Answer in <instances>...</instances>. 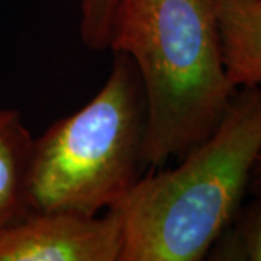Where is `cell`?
<instances>
[{
	"label": "cell",
	"instance_id": "obj_1",
	"mask_svg": "<svg viewBox=\"0 0 261 261\" xmlns=\"http://www.w3.org/2000/svg\"><path fill=\"white\" fill-rule=\"evenodd\" d=\"M126 54L147 100L145 164L157 170L206 140L235 87L215 0H116L109 47Z\"/></svg>",
	"mask_w": 261,
	"mask_h": 261
},
{
	"label": "cell",
	"instance_id": "obj_2",
	"mask_svg": "<svg viewBox=\"0 0 261 261\" xmlns=\"http://www.w3.org/2000/svg\"><path fill=\"white\" fill-rule=\"evenodd\" d=\"M261 155V86H241L176 167L144 174L115 209L121 261H199L233 221Z\"/></svg>",
	"mask_w": 261,
	"mask_h": 261
},
{
	"label": "cell",
	"instance_id": "obj_3",
	"mask_svg": "<svg viewBox=\"0 0 261 261\" xmlns=\"http://www.w3.org/2000/svg\"><path fill=\"white\" fill-rule=\"evenodd\" d=\"M145 141L147 100L140 73L126 54L113 53L102 89L34 140L31 211L99 215L115 207L144 176Z\"/></svg>",
	"mask_w": 261,
	"mask_h": 261
},
{
	"label": "cell",
	"instance_id": "obj_4",
	"mask_svg": "<svg viewBox=\"0 0 261 261\" xmlns=\"http://www.w3.org/2000/svg\"><path fill=\"white\" fill-rule=\"evenodd\" d=\"M122 250L115 209L99 215L32 211L0 229V261H121Z\"/></svg>",
	"mask_w": 261,
	"mask_h": 261
},
{
	"label": "cell",
	"instance_id": "obj_5",
	"mask_svg": "<svg viewBox=\"0 0 261 261\" xmlns=\"http://www.w3.org/2000/svg\"><path fill=\"white\" fill-rule=\"evenodd\" d=\"M215 9L231 83L261 86V0H215Z\"/></svg>",
	"mask_w": 261,
	"mask_h": 261
},
{
	"label": "cell",
	"instance_id": "obj_6",
	"mask_svg": "<svg viewBox=\"0 0 261 261\" xmlns=\"http://www.w3.org/2000/svg\"><path fill=\"white\" fill-rule=\"evenodd\" d=\"M34 138L18 111L0 109V229L31 211L28 171Z\"/></svg>",
	"mask_w": 261,
	"mask_h": 261
},
{
	"label": "cell",
	"instance_id": "obj_7",
	"mask_svg": "<svg viewBox=\"0 0 261 261\" xmlns=\"http://www.w3.org/2000/svg\"><path fill=\"white\" fill-rule=\"evenodd\" d=\"M207 255L211 260L261 261V197L238 211Z\"/></svg>",
	"mask_w": 261,
	"mask_h": 261
},
{
	"label": "cell",
	"instance_id": "obj_8",
	"mask_svg": "<svg viewBox=\"0 0 261 261\" xmlns=\"http://www.w3.org/2000/svg\"><path fill=\"white\" fill-rule=\"evenodd\" d=\"M116 0H80V37L86 47L105 51L109 47V32Z\"/></svg>",
	"mask_w": 261,
	"mask_h": 261
},
{
	"label": "cell",
	"instance_id": "obj_9",
	"mask_svg": "<svg viewBox=\"0 0 261 261\" xmlns=\"http://www.w3.org/2000/svg\"><path fill=\"white\" fill-rule=\"evenodd\" d=\"M248 192H251L254 197H261V155L258 157L257 163H255V167L252 170Z\"/></svg>",
	"mask_w": 261,
	"mask_h": 261
}]
</instances>
